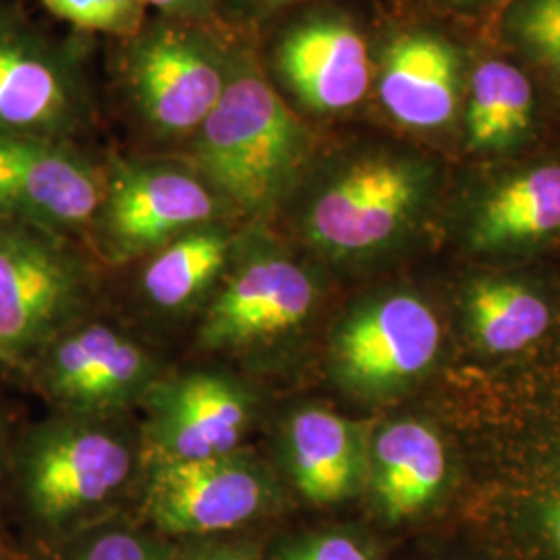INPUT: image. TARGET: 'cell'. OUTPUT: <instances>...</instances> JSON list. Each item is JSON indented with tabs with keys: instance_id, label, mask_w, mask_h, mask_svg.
<instances>
[{
	"instance_id": "cell-1",
	"label": "cell",
	"mask_w": 560,
	"mask_h": 560,
	"mask_svg": "<svg viewBox=\"0 0 560 560\" xmlns=\"http://www.w3.org/2000/svg\"><path fill=\"white\" fill-rule=\"evenodd\" d=\"M434 191L436 171L418 156L368 150L340 159L301 198V240L337 266L374 264L418 231Z\"/></svg>"
},
{
	"instance_id": "cell-2",
	"label": "cell",
	"mask_w": 560,
	"mask_h": 560,
	"mask_svg": "<svg viewBox=\"0 0 560 560\" xmlns=\"http://www.w3.org/2000/svg\"><path fill=\"white\" fill-rule=\"evenodd\" d=\"M194 171L229 208L261 219L301 179L310 133L256 69H235L196 131Z\"/></svg>"
},
{
	"instance_id": "cell-3",
	"label": "cell",
	"mask_w": 560,
	"mask_h": 560,
	"mask_svg": "<svg viewBox=\"0 0 560 560\" xmlns=\"http://www.w3.org/2000/svg\"><path fill=\"white\" fill-rule=\"evenodd\" d=\"M444 342L434 301L411 287H384L351 301L332 322L326 372L342 395L386 405L436 372Z\"/></svg>"
},
{
	"instance_id": "cell-4",
	"label": "cell",
	"mask_w": 560,
	"mask_h": 560,
	"mask_svg": "<svg viewBox=\"0 0 560 560\" xmlns=\"http://www.w3.org/2000/svg\"><path fill=\"white\" fill-rule=\"evenodd\" d=\"M320 305L322 282L307 264L272 241L240 243L203 312L198 345L208 353L266 358L293 347Z\"/></svg>"
},
{
	"instance_id": "cell-5",
	"label": "cell",
	"mask_w": 560,
	"mask_h": 560,
	"mask_svg": "<svg viewBox=\"0 0 560 560\" xmlns=\"http://www.w3.org/2000/svg\"><path fill=\"white\" fill-rule=\"evenodd\" d=\"M480 504L521 560H560V384L502 430L486 463Z\"/></svg>"
},
{
	"instance_id": "cell-6",
	"label": "cell",
	"mask_w": 560,
	"mask_h": 560,
	"mask_svg": "<svg viewBox=\"0 0 560 560\" xmlns=\"http://www.w3.org/2000/svg\"><path fill=\"white\" fill-rule=\"evenodd\" d=\"M110 418L67 411L30 434L21 451V490L42 525L65 527L92 515L131 480L136 439Z\"/></svg>"
},
{
	"instance_id": "cell-7",
	"label": "cell",
	"mask_w": 560,
	"mask_h": 560,
	"mask_svg": "<svg viewBox=\"0 0 560 560\" xmlns=\"http://www.w3.org/2000/svg\"><path fill=\"white\" fill-rule=\"evenodd\" d=\"M279 501L275 474L235 451L208 459L152 460L143 509L168 536H212L260 520Z\"/></svg>"
},
{
	"instance_id": "cell-8",
	"label": "cell",
	"mask_w": 560,
	"mask_h": 560,
	"mask_svg": "<svg viewBox=\"0 0 560 560\" xmlns=\"http://www.w3.org/2000/svg\"><path fill=\"white\" fill-rule=\"evenodd\" d=\"M224 201L194 168L171 162H125L104 185L98 235L104 254L127 261L203 224L217 222Z\"/></svg>"
},
{
	"instance_id": "cell-9",
	"label": "cell",
	"mask_w": 560,
	"mask_h": 560,
	"mask_svg": "<svg viewBox=\"0 0 560 560\" xmlns=\"http://www.w3.org/2000/svg\"><path fill=\"white\" fill-rule=\"evenodd\" d=\"M80 261L40 229L0 224V361L46 347L80 310Z\"/></svg>"
},
{
	"instance_id": "cell-10",
	"label": "cell",
	"mask_w": 560,
	"mask_h": 560,
	"mask_svg": "<svg viewBox=\"0 0 560 560\" xmlns=\"http://www.w3.org/2000/svg\"><path fill=\"white\" fill-rule=\"evenodd\" d=\"M145 439L154 459L196 460L240 451L256 418L245 382L214 370L161 378L145 395Z\"/></svg>"
},
{
	"instance_id": "cell-11",
	"label": "cell",
	"mask_w": 560,
	"mask_h": 560,
	"mask_svg": "<svg viewBox=\"0 0 560 560\" xmlns=\"http://www.w3.org/2000/svg\"><path fill=\"white\" fill-rule=\"evenodd\" d=\"M46 347L42 382L69 413L117 416L161 381L152 353L110 324L73 326Z\"/></svg>"
},
{
	"instance_id": "cell-12",
	"label": "cell",
	"mask_w": 560,
	"mask_h": 560,
	"mask_svg": "<svg viewBox=\"0 0 560 560\" xmlns=\"http://www.w3.org/2000/svg\"><path fill=\"white\" fill-rule=\"evenodd\" d=\"M453 483V448L436 421L409 413L370 428L363 494L384 525L425 517Z\"/></svg>"
},
{
	"instance_id": "cell-13",
	"label": "cell",
	"mask_w": 560,
	"mask_h": 560,
	"mask_svg": "<svg viewBox=\"0 0 560 560\" xmlns=\"http://www.w3.org/2000/svg\"><path fill=\"white\" fill-rule=\"evenodd\" d=\"M129 81L154 131L183 136L196 133L214 110L229 73L206 42L179 27H159L136 44Z\"/></svg>"
},
{
	"instance_id": "cell-14",
	"label": "cell",
	"mask_w": 560,
	"mask_h": 560,
	"mask_svg": "<svg viewBox=\"0 0 560 560\" xmlns=\"http://www.w3.org/2000/svg\"><path fill=\"white\" fill-rule=\"evenodd\" d=\"M104 198L98 173L40 138L0 133V217L40 231L94 221Z\"/></svg>"
},
{
	"instance_id": "cell-15",
	"label": "cell",
	"mask_w": 560,
	"mask_h": 560,
	"mask_svg": "<svg viewBox=\"0 0 560 560\" xmlns=\"http://www.w3.org/2000/svg\"><path fill=\"white\" fill-rule=\"evenodd\" d=\"M370 428L318 402L300 405L284 418L282 465L303 501L339 506L363 494Z\"/></svg>"
},
{
	"instance_id": "cell-16",
	"label": "cell",
	"mask_w": 560,
	"mask_h": 560,
	"mask_svg": "<svg viewBox=\"0 0 560 560\" xmlns=\"http://www.w3.org/2000/svg\"><path fill=\"white\" fill-rule=\"evenodd\" d=\"M455 318L471 351L502 360L540 345L559 320V305L538 280L486 272L460 284Z\"/></svg>"
},
{
	"instance_id": "cell-17",
	"label": "cell",
	"mask_w": 560,
	"mask_h": 560,
	"mask_svg": "<svg viewBox=\"0 0 560 560\" xmlns=\"http://www.w3.org/2000/svg\"><path fill=\"white\" fill-rule=\"evenodd\" d=\"M560 233V164L521 168L474 200L463 240L478 256L517 254Z\"/></svg>"
},
{
	"instance_id": "cell-18",
	"label": "cell",
	"mask_w": 560,
	"mask_h": 560,
	"mask_svg": "<svg viewBox=\"0 0 560 560\" xmlns=\"http://www.w3.org/2000/svg\"><path fill=\"white\" fill-rule=\"evenodd\" d=\"M277 60L295 96L320 113L358 104L370 88L368 46L345 21H305L293 27L280 42Z\"/></svg>"
},
{
	"instance_id": "cell-19",
	"label": "cell",
	"mask_w": 560,
	"mask_h": 560,
	"mask_svg": "<svg viewBox=\"0 0 560 560\" xmlns=\"http://www.w3.org/2000/svg\"><path fill=\"white\" fill-rule=\"evenodd\" d=\"M459 98V57L432 34H405L384 55L381 101L407 127L436 129L453 119Z\"/></svg>"
},
{
	"instance_id": "cell-20",
	"label": "cell",
	"mask_w": 560,
	"mask_h": 560,
	"mask_svg": "<svg viewBox=\"0 0 560 560\" xmlns=\"http://www.w3.org/2000/svg\"><path fill=\"white\" fill-rule=\"evenodd\" d=\"M73 115V85L59 62L20 36L0 32V133L44 140Z\"/></svg>"
},
{
	"instance_id": "cell-21",
	"label": "cell",
	"mask_w": 560,
	"mask_h": 560,
	"mask_svg": "<svg viewBox=\"0 0 560 560\" xmlns=\"http://www.w3.org/2000/svg\"><path fill=\"white\" fill-rule=\"evenodd\" d=\"M237 245L240 241L221 222L183 233L148 261L141 277L145 300L162 312L191 307L221 282Z\"/></svg>"
},
{
	"instance_id": "cell-22",
	"label": "cell",
	"mask_w": 560,
	"mask_h": 560,
	"mask_svg": "<svg viewBox=\"0 0 560 560\" xmlns=\"http://www.w3.org/2000/svg\"><path fill=\"white\" fill-rule=\"evenodd\" d=\"M534 117V90L517 67L486 60L471 78L467 141L478 152H501L523 140Z\"/></svg>"
},
{
	"instance_id": "cell-23",
	"label": "cell",
	"mask_w": 560,
	"mask_h": 560,
	"mask_svg": "<svg viewBox=\"0 0 560 560\" xmlns=\"http://www.w3.org/2000/svg\"><path fill=\"white\" fill-rule=\"evenodd\" d=\"M59 20L102 34H133L143 0H42Z\"/></svg>"
},
{
	"instance_id": "cell-24",
	"label": "cell",
	"mask_w": 560,
	"mask_h": 560,
	"mask_svg": "<svg viewBox=\"0 0 560 560\" xmlns=\"http://www.w3.org/2000/svg\"><path fill=\"white\" fill-rule=\"evenodd\" d=\"M515 38L560 73V0H523L511 15Z\"/></svg>"
},
{
	"instance_id": "cell-25",
	"label": "cell",
	"mask_w": 560,
	"mask_h": 560,
	"mask_svg": "<svg viewBox=\"0 0 560 560\" xmlns=\"http://www.w3.org/2000/svg\"><path fill=\"white\" fill-rule=\"evenodd\" d=\"M275 560H381L374 544L358 532L322 529L284 541Z\"/></svg>"
},
{
	"instance_id": "cell-26",
	"label": "cell",
	"mask_w": 560,
	"mask_h": 560,
	"mask_svg": "<svg viewBox=\"0 0 560 560\" xmlns=\"http://www.w3.org/2000/svg\"><path fill=\"white\" fill-rule=\"evenodd\" d=\"M69 560H168L161 544L129 527H104L85 536Z\"/></svg>"
},
{
	"instance_id": "cell-27",
	"label": "cell",
	"mask_w": 560,
	"mask_h": 560,
	"mask_svg": "<svg viewBox=\"0 0 560 560\" xmlns=\"http://www.w3.org/2000/svg\"><path fill=\"white\" fill-rule=\"evenodd\" d=\"M168 560L171 559L168 557ZM177 560H260L258 552L245 544H235V541H226V544H210V546H201L194 552H187Z\"/></svg>"
},
{
	"instance_id": "cell-28",
	"label": "cell",
	"mask_w": 560,
	"mask_h": 560,
	"mask_svg": "<svg viewBox=\"0 0 560 560\" xmlns=\"http://www.w3.org/2000/svg\"><path fill=\"white\" fill-rule=\"evenodd\" d=\"M168 15L177 18H201L208 13L212 0H143Z\"/></svg>"
},
{
	"instance_id": "cell-29",
	"label": "cell",
	"mask_w": 560,
	"mask_h": 560,
	"mask_svg": "<svg viewBox=\"0 0 560 560\" xmlns=\"http://www.w3.org/2000/svg\"><path fill=\"white\" fill-rule=\"evenodd\" d=\"M0 469H2V439H0Z\"/></svg>"
},
{
	"instance_id": "cell-30",
	"label": "cell",
	"mask_w": 560,
	"mask_h": 560,
	"mask_svg": "<svg viewBox=\"0 0 560 560\" xmlns=\"http://www.w3.org/2000/svg\"><path fill=\"white\" fill-rule=\"evenodd\" d=\"M272 2H277V0H272Z\"/></svg>"
}]
</instances>
